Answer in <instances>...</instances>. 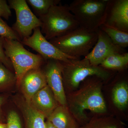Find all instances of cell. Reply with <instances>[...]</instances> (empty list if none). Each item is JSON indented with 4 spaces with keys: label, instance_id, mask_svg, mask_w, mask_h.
Here are the masks:
<instances>
[{
    "label": "cell",
    "instance_id": "1",
    "mask_svg": "<svg viewBox=\"0 0 128 128\" xmlns=\"http://www.w3.org/2000/svg\"><path fill=\"white\" fill-rule=\"evenodd\" d=\"M102 81L96 76H89L82 82V87L69 92L66 96L69 110L80 126L89 120L85 114L86 110L98 114L106 112L102 90Z\"/></svg>",
    "mask_w": 128,
    "mask_h": 128
},
{
    "label": "cell",
    "instance_id": "2",
    "mask_svg": "<svg viewBox=\"0 0 128 128\" xmlns=\"http://www.w3.org/2000/svg\"><path fill=\"white\" fill-rule=\"evenodd\" d=\"M38 18L41 22V32L48 40L66 34L79 27L68 6L59 4L53 6L47 14Z\"/></svg>",
    "mask_w": 128,
    "mask_h": 128
},
{
    "label": "cell",
    "instance_id": "3",
    "mask_svg": "<svg viewBox=\"0 0 128 128\" xmlns=\"http://www.w3.org/2000/svg\"><path fill=\"white\" fill-rule=\"evenodd\" d=\"M60 62L63 84L70 92L77 90L80 83L89 76H96L105 81L109 80L112 76V72L100 66L92 65L84 59Z\"/></svg>",
    "mask_w": 128,
    "mask_h": 128
},
{
    "label": "cell",
    "instance_id": "4",
    "mask_svg": "<svg viewBox=\"0 0 128 128\" xmlns=\"http://www.w3.org/2000/svg\"><path fill=\"white\" fill-rule=\"evenodd\" d=\"M98 37L96 32H89L79 27L49 42L65 54L80 59L90 52L96 42Z\"/></svg>",
    "mask_w": 128,
    "mask_h": 128
},
{
    "label": "cell",
    "instance_id": "5",
    "mask_svg": "<svg viewBox=\"0 0 128 128\" xmlns=\"http://www.w3.org/2000/svg\"><path fill=\"white\" fill-rule=\"evenodd\" d=\"M108 0H74L68 6L79 27L96 32L103 24Z\"/></svg>",
    "mask_w": 128,
    "mask_h": 128
},
{
    "label": "cell",
    "instance_id": "6",
    "mask_svg": "<svg viewBox=\"0 0 128 128\" xmlns=\"http://www.w3.org/2000/svg\"><path fill=\"white\" fill-rule=\"evenodd\" d=\"M4 48L5 54L12 64L18 83L27 72L40 68L47 61L38 54H35L26 50L17 40L4 38Z\"/></svg>",
    "mask_w": 128,
    "mask_h": 128
},
{
    "label": "cell",
    "instance_id": "7",
    "mask_svg": "<svg viewBox=\"0 0 128 128\" xmlns=\"http://www.w3.org/2000/svg\"><path fill=\"white\" fill-rule=\"evenodd\" d=\"M11 9L16 12V21L12 29L22 40L30 36L36 28H41V22L39 18L33 13L26 0H9Z\"/></svg>",
    "mask_w": 128,
    "mask_h": 128
},
{
    "label": "cell",
    "instance_id": "8",
    "mask_svg": "<svg viewBox=\"0 0 128 128\" xmlns=\"http://www.w3.org/2000/svg\"><path fill=\"white\" fill-rule=\"evenodd\" d=\"M21 42L36 51L46 60L53 59L68 62L71 60L77 59L65 54L50 43L42 33L40 27L34 29L32 36L22 40Z\"/></svg>",
    "mask_w": 128,
    "mask_h": 128
},
{
    "label": "cell",
    "instance_id": "9",
    "mask_svg": "<svg viewBox=\"0 0 128 128\" xmlns=\"http://www.w3.org/2000/svg\"><path fill=\"white\" fill-rule=\"evenodd\" d=\"M102 25L128 32V0H108Z\"/></svg>",
    "mask_w": 128,
    "mask_h": 128
},
{
    "label": "cell",
    "instance_id": "10",
    "mask_svg": "<svg viewBox=\"0 0 128 128\" xmlns=\"http://www.w3.org/2000/svg\"><path fill=\"white\" fill-rule=\"evenodd\" d=\"M43 70L46 76L47 85L52 92L56 100L60 105L67 106L60 61L50 59L47 60Z\"/></svg>",
    "mask_w": 128,
    "mask_h": 128
},
{
    "label": "cell",
    "instance_id": "11",
    "mask_svg": "<svg viewBox=\"0 0 128 128\" xmlns=\"http://www.w3.org/2000/svg\"><path fill=\"white\" fill-rule=\"evenodd\" d=\"M96 32L98 35L96 42L84 59L88 60L92 65L99 66L113 54L124 52V49L114 45L107 34L100 28Z\"/></svg>",
    "mask_w": 128,
    "mask_h": 128
},
{
    "label": "cell",
    "instance_id": "12",
    "mask_svg": "<svg viewBox=\"0 0 128 128\" xmlns=\"http://www.w3.org/2000/svg\"><path fill=\"white\" fill-rule=\"evenodd\" d=\"M26 102L38 92L47 85L45 74L40 68L32 70L23 76L19 82Z\"/></svg>",
    "mask_w": 128,
    "mask_h": 128
},
{
    "label": "cell",
    "instance_id": "13",
    "mask_svg": "<svg viewBox=\"0 0 128 128\" xmlns=\"http://www.w3.org/2000/svg\"><path fill=\"white\" fill-rule=\"evenodd\" d=\"M28 103L47 117L58 106L52 92L48 85L34 95Z\"/></svg>",
    "mask_w": 128,
    "mask_h": 128
},
{
    "label": "cell",
    "instance_id": "14",
    "mask_svg": "<svg viewBox=\"0 0 128 128\" xmlns=\"http://www.w3.org/2000/svg\"><path fill=\"white\" fill-rule=\"evenodd\" d=\"M56 128H80V126L70 112L68 106L59 105L48 117Z\"/></svg>",
    "mask_w": 128,
    "mask_h": 128
},
{
    "label": "cell",
    "instance_id": "15",
    "mask_svg": "<svg viewBox=\"0 0 128 128\" xmlns=\"http://www.w3.org/2000/svg\"><path fill=\"white\" fill-rule=\"evenodd\" d=\"M128 65V53L124 52L116 53L110 55L99 66L109 71H122L127 68Z\"/></svg>",
    "mask_w": 128,
    "mask_h": 128
},
{
    "label": "cell",
    "instance_id": "16",
    "mask_svg": "<svg viewBox=\"0 0 128 128\" xmlns=\"http://www.w3.org/2000/svg\"><path fill=\"white\" fill-rule=\"evenodd\" d=\"M82 127V128H125L124 124L122 121L110 116L93 117Z\"/></svg>",
    "mask_w": 128,
    "mask_h": 128
},
{
    "label": "cell",
    "instance_id": "17",
    "mask_svg": "<svg viewBox=\"0 0 128 128\" xmlns=\"http://www.w3.org/2000/svg\"><path fill=\"white\" fill-rule=\"evenodd\" d=\"M24 110L28 128H46V116L43 114L26 102Z\"/></svg>",
    "mask_w": 128,
    "mask_h": 128
},
{
    "label": "cell",
    "instance_id": "18",
    "mask_svg": "<svg viewBox=\"0 0 128 128\" xmlns=\"http://www.w3.org/2000/svg\"><path fill=\"white\" fill-rule=\"evenodd\" d=\"M112 99L118 108L124 110L128 103V85L127 82L120 81L114 86L112 92Z\"/></svg>",
    "mask_w": 128,
    "mask_h": 128
},
{
    "label": "cell",
    "instance_id": "19",
    "mask_svg": "<svg viewBox=\"0 0 128 128\" xmlns=\"http://www.w3.org/2000/svg\"><path fill=\"white\" fill-rule=\"evenodd\" d=\"M99 28L105 32L114 45L122 48L128 47V32L109 27L104 25Z\"/></svg>",
    "mask_w": 128,
    "mask_h": 128
},
{
    "label": "cell",
    "instance_id": "20",
    "mask_svg": "<svg viewBox=\"0 0 128 128\" xmlns=\"http://www.w3.org/2000/svg\"><path fill=\"white\" fill-rule=\"evenodd\" d=\"M34 13L38 18L48 13L50 8L60 4V0H27Z\"/></svg>",
    "mask_w": 128,
    "mask_h": 128
},
{
    "label": "cell",
    "instance_id": "21",
    "mask_svg": "<svg viewBox=\"0 0 128 128\" xmlns=\"http://www.w3.org/2000/svg\"><path fill=\"white\" fill-rule=\"evenodd\" d=\"M16 82L15 74L0 61V91Z\"/></svg>",
    "mask_w": 128,
    "mask_h": 128
},
{
    "label": "cell",
    "instance_id": "22",
    "mask_svg": "<svg viewBox=\"0 0 128 128\" xmlns=\"http://www.w3.org/2000/svg\"><path fill=\"white\" fill-rule=\"evenodd\" d=\"M0 36L9 40H17L21 42V39L12 28L0 17Z\"/></svg>",
    "mask_w": 128,
    "mask_h": 128
},
{
    "label": "cell",
    "instance_id": "23",
    "mask_svg": "<svg viewBox=\"0 0 128 128\" xmlns=\"http://www.w3.org/2000/svg\"><path fill=\"white\" fill-rule=\"evenodd\" d=\"M6 124L7 128H22L20 119L16 112L14 111L9 112Z\"/></svg>",
    "mask_w": 128,
    "mask_h": 128
},
{
    "label": "cell",
    "instance_id": "24",
    "mask_svg": "<svg viewBox=\"0 0 128 128\" xmlns=\"http://www.w3.org/2000/svg\"><path fill=\"white\" fill-rule=\"evenodd\" d=\"M4 42V38L0 36V61L12 71V70H14V69L10 60L5 54Z\"/></svg>",
    "mask_w": 128,
    "mask_h": 128
},
{
    "label": "cell",
    "instance_id": "25",
    "mask_svg": "<svg viewBox=\"0 0 128 128\" xmlns=\"http://www.w3.org/2000/svg\"><path fill=\"white\" fill-rule=\"evenodd\" d=\"M12 16V12L6 0H0V17L8 20Z\"/></svg>",
    "mask_w": 128,
    "mask_h": 128
},
{
    "label": "cell",
    "instance_id": "26",
    "mask_svg": "<svg viewBox=\"0 0 128 128\" xmlns=\"http://www.w3.org/2000/svg\"><path fill=\"white\" fill-rule=\"evenodd\" d=\"M6 100V97L4 95H0V120L1 119L2 116V106Z\"/></svg>",
    "mask_w": 128,
    "mask_h": 128
},
{
    "label": "cell",
    "instance_id": "27",
    "mask_svg": "<svg viewBox=\"0 0 128 128\" xmlns=\"http://www.w3.org/2000/svg\"><path fill=\"white\" fill-rule=\"evenodd\" d=\"M46 128H56L49 121L46 122Z\"/></svg>",
    "mask_w": 128,
    "mask_h": 128
},
{
    "label": "cell",
    "instance_id": "28",
    "mask_svg": "<svg viewBox=\"0 0 128 128\" xmlns=\"http://www.w3.org/2000/svg\"><path fill=\"white\" fill-rule=\"evenodd\" d=\"M0 128H7L6 124H3L0 122Z\"/></svg>",
    "mask_w": 128,
    "mask_h": 128
},
{
    "label": "cell",
    "instance_id": "29",
    "mask_svg": "<svg viewBox=\"0 0 128 128\" xmlns=\"http://www.w3.org/2000/svg\"><path fill=\"white\" fill-rule=\"evenodd\" d=\"M80 128H82V126H81V127H80Z\"/></svg>",
    "mask_w": 128,
    "mask_h": 128
}]
</instances>
